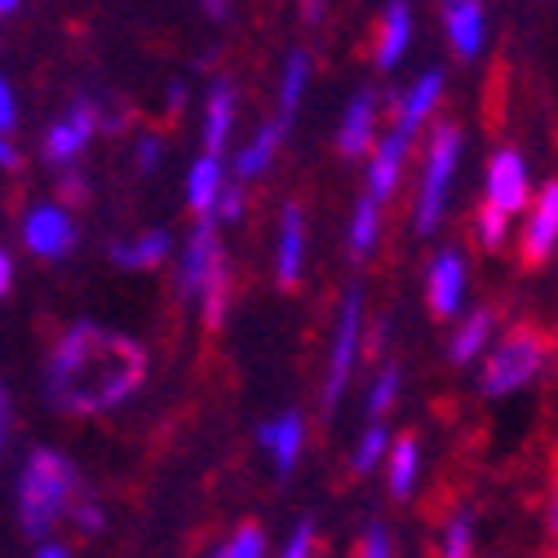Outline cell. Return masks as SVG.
I'll list each match as a JSON object with an SVG mask.
<instances>
[{"instance_id": "cell-10", "label": "cell", "mask_w": 558, "mask_h": 558, "mask_svg": "<svg viewBox=\"0 0 558 558\" xmlns=\"http://www.w3.org/2000/svg\"><path fill=\"white\" fill-rule=\"evenodd\" d=\"M554 240H558V182H549L545 195L536 199L532 227L523 235V257L527 262H545V253L554 248Z\"/></svg>"}, {"instance_id": "cell-27", "label": "cell", "mask_w": 558, "mask_h": 558, "mask_svg": "<svg viewBox=\"0 0 558 558\" xmlns=\"http://www.w3.org/2000/svg\"><path fill=\"white\" fill-rule=\"evenodd\" d=\"M381 448H386V430H381V426H368L364 439H360V452H355V470H360V474L373 470L377 457H381Z\"/></svg>"}, {"instance_id": "cell-3", "label": "cell", "mask_w": 558, "mask_h": 558, "mask_svg": "<svg viewBox=\"0 0 558 558\" xmlns=\"http://www.w3.org/2000/svg\"><path fill=\"white\" fill-rule=\"evenodd\" d=\"M541 360H545V341L532 328L510 332L497 345V355L487 360V368H483V395H510V390H519L523 381H532Z\"/></svg>"}, {"instance_id": "cell-45", "label": "cell", "mask_w": 558, "mask_h": 558, "mask_svg": "<svg viewBox=\"0 0 558 558\" xmlns=\"http://www.w3.org/2000/svg\"><path fill=\"white\" fill-rule=\"evenodd\" d=\"M19 10V0H0V14H14Z\"/></svg>"}, {"instance_id": "cell-26", "label": "cell", "mask_w": 558, "mask_h": 558, "mask_svg": "<svg viewBox=\"0 0 558 558\" xmlns=\"http://www.w3.org/2000/svg\"><path fill=\"white\" fill-rule=\"evenodd\" d=\"M373 240H377V199L368 195V199H360V204H355L351 248H355V253H368V248H373Z\"/></svg>"}, {"instance_id": "cell-38", "label": "cell", "mask_w": 558, "mask_h": 558, "mask_svg": "<svg viewBox=\"0 0 558 558\" xmlns=\"http://www.w3.org/2000/svg\"><path fill=\"white\" fill-rule=\"evenodd\" d=\"M10 444V390L0 386V452H5Z\"/></svg>"}, {"instance_id": "cell-40", "label": "cell", "mask_w": 558, "mask_h": 558, "mask_svg": "<svg viewBox=\"0 0 558 558\" xmlns=\"http://www.w3.org/2000/svg\"><path fill=\"white\" fill-rule=\"evenodd\" d=\"M0 165H5V169H14V165H19V151L5 143V137H0Z\"/></svg>"}, {"instance_id": "cell-33", "label": "cell", "mask_w": 558, "mask_h": 558, "mask_svg": "<svg viewBox=\"0 0 558 558\" xmlns=\"http://www.w3.org/2000/svg\"><path fill=\"white\" fill-rule=\"evenodd\" d=\"M360 558H390V536H386L381 523L368 527V536H364V554H360Z\"/></svg>"}, {"instance_id": "cell-41", "label": "cell", "mask_w": 558, "mask_h": 558, "mask_svg": "<svg viewBox=\"0 0 558 558\" xmlns=\"http://www.w3.org/2000/svg\"><path fill=\"white\" fill-rule=\"evenodd\" d=\"M36 558H72V554H66L62 545H40V549H36Z\"/></svg>"}, {"instance_id": "cell-43", "label": "cell", "mask_w": 558, "mask_h": 558, "mask_svg": "<svg viewBox=\"0 0 558 558\" xmlns=\"http://www.w3.org/2000/svg\"><path fill=\"white\" fill-rule=\"evenodd\" d=\"M302 10H306V19H315L324 10V0H302Z\"/></svg>"}, {"instance_id": "cell-35", "label": "cell", "mask_w": 558, "mask_h": 558, "mask_svg": "<svg viewBox=\"0 0 558 558\" xmlns=\"http://www.w3.org/2000/svg\"><path fill=\"white\" fill-rule=\"evenodd\" d=\"M156 165H160V143H156V137H143V147H137V169L151 173Z\"/></svg>"}, {"instance_id": "cell-19", "label": "cell", "mask_w": 558, "mask_h": 558, "mask_svg": "<svg viewBox=\"0 0 558 558\" xmlns=\"http://www.w3.org/2000/svg\"><path fill=\"white\" fill-rule=\"evenodd\" d=\"M408 32H412V19H408V5L395 0L390 14H386V27H381V45H377V62L381 66H395L408 49Z\"/></svg>"}, {"instance_id": "cell-28", "label": "cell", "mask_w": 558, "mask_h": 558, "mask_svg": "<svg viewBox=\"0 0 558 558\" xmlns=\"http://www.w3.org/2000/svg\"><path fill=\"white\" fill-rule=\"evenodd\" d=\"M214 558H262V532L257 527H240V536L227 549H218Z\"/></svg>"}, {"instance_id": "cell-17", "label": "cell", "mask_w": 558, "mask_h": 558, "mask_svg": "<svg viewBox=\"0 0 558 558\" xmlns=\"http://www.w3.org/2000/svg\"><path fill=\"white\" fill-rule=\"evenodd\" d=\"M403 143L408 137L395 129L386 143H381V151H377V160H373V169H368V186H373V199H381V195H390V186H395V178H399V160H403Z\"/></svg>"}, {"instance_id": "cell-7", "label": "cell", "mask_w": 558, "mask_h": 558, "mask_svg": "<svg viewBox=\"0 0 558 558\" xmlns=\"http://www.w3.org/2000/svg\"><path fill=\"white\" fill-rule=\"evenodd\" d=\"M23 240H27V248L40 253V257H62L66 248L76 244V227H72V218H66V208L40 204L36 214L27 218V227H23Z\"/></svg>"}, {"instance_id": "cell-15", "label": "cell", "mask_w": 558, "mask_h": 558, "mask_svg": "<svg viewBox=\"0 0 558 558\" xmlns=\"http://www.w3.org/2000/svg\"><path fill=\"white\" fill-rule=\"evenodd\" d=\"M231 116H235L231 85H214V94H208V111H204V147H208V156L222 151L227 133H231Z\"/></svg>"}, {"instance_id": "cell-2", "label": "cell", "mask_w": 558, "mask_h": 558, "mask_svg": "<svg viewBox=\"0 0 558 558\" xmlns=\"http://www.w3.org/2000/svg\"><path fill=\"white\" fill-rule=\"evenodd\" d=\"M76 497V470L62 452L36 448L27 457V470L19 478V519L27 527V536H49L58 514L72 506Z\"/></svg>"}, {"instance_id": "cell-12", "label": "cell", "mask_w": 558, "mask_h": 558, "mask_svg": "<svg viewBox=\"0 0 558 558\" xmlns=\"http://www.w3.org/2000/svg\"><path fill=\"white\" fill-rule=\"evenodd\" d=\"M302 416L298 412H284L279 422H270V426H262V444L275 452V465H279V474H289L293 465H298V452H302Z\"/></svg>"}, {"instance_id": "cell-29", "label": "cell", "mask_w": 558, "mask_h": 558, "mask_svg": "<svg viewBox=\"0 0 558 558\" xmlns=\"http://www.w3.org/2000/svg\"><path fill=\"white\" fill-rule=\"evenodd\" d=\"M395 390H399V373H395V368H386V373L377 377V386H373V395H368V412H373V416H381V412L390 408V399H395Z\"/></svg>"}, {"instance_id": "cell-32", "label": "cell", "mask_w": 558, "mask_h": 558, "mask_svg": "<svg viewBox=\"0 0 558 558\" xmlns=\"http://www.w3.org/2000/svg\"><path fill=\"white\" fill-rule=\"evenodd\" d=\"M470 554V519H457L448 527V558H465Z\"/></svg>"}, {"instance_id": "cell-44", "label": "cell", "mask_w": 558, "mask_h": 558, "mask_svg": "<svg viewBox=\"0 0 558 558\" xmlns=\"http://www.w3.org/2000/svg\"><path fill=\"white\" fill-rule=\"evenodd\" d=\"M549 527L558 532V497H554V506H549Z\"/></svg>"}, {"instance_id": "cell-36", "label": "cell", "mask_w": 558, "mask_h": 558, "mask_svg": "<svg viewBox=\"0 0 558 558\" xmlns=\"http://www.w3.org/2000/svg\"><path fill=\"white\" fill-rule=\"evenodd\" d=\"M72 514H76V523H81L85 532H98V527H102V510H98V506H89V501H81Z\"/></svg>"}, {"instance_id": "cell-30", "label": "cell", "mask_w": 558, "mask_h": 558, "mask_svg": "<svg viewBox=\"0 0 558 558\" xmlns=\"http://www.w3.org/2000/svg\"><path fill=\"white\" fill-rule=\"evenodd\" d=\"M478 231H483V244H487V248H497V244L506 240V214H497V208L487 204V208H483V222H478Z\"/></svg>"}, {"instance_id": "cell-14", "label": "cell", "mask_w": 558, "mask_h": 558, "mask_svg": "<svg viewBox=\"0 0 558 558\" xmlns=\"http://www.w3.org/2000/svg\"><path fill=\"white\" fill-rule=\"evenodd\" d=\"M302 208L289 204L284 208V231H279V284H298V275H302Z\"/></svg>"}, {"instance_id": "cell-9", "label": "cell", "mask_w": 558, "mask_h": 558, "mask_svg": "<svg viewBox=\"0 0 558 558\" xmlns=\"http://www.w3.org/2000/svg\"><path fill=\"white\" fill-rule=\"evenodd\" d=\"M94 107L89 102H76V111H72V120H62V124H53L49 129V137H45V156L53 160V165H66L72 160L85 143H89V133H94Z\"/></svg>"}, {"instance_id": "cell-22", "label": "cell", "mask_w": 558, "mask_h": 558, "mask_svg": "<svg viewBox=\"0 0 558 558\" xmlns=\"http://www.w3.org/2000/svg\"><path fill=\"white\" fill-rule=\"evenodd\" d=\"M439 89H444V76H439V72H426V76H422V85H416V89L403 98V116H399V133H403V137L426 120V111L435 107Z\"/></svg>"}, {"instance_id": "cell-4", "label": "cell", "mask_w": 558, "mask_h": 558, "mask_svg": "<svg viewBox=\"0 0 558 558\" xmlns=\"http://www.w3.org/2000/svg\"><path fill=\"white\" fill-rule=\"evenodd\" d=\"M457 147H461V133L452 124H439L430 137V165H426V186L422 199H416V231H435L439 214H444V195L457 169Z\"/></svg>"}, {"instance_id": "cell-34", "label": "cell", "mask_w": 558, "mask_h": 558, "mask_svg": "<svg viewBox=\"0 0 558 558\" xmlns=\"http://www.w3.org/2000/svg\"><path fill=\"white\" fill-rule=\"evenodd\" d=\"M306 554H311V519H306V523H298V532H293V541H289L284 558H306Z\"/></svg>"}, {"instance_id": "cell-24", "label": "cell", "mask_w": 558, "mask_h": 558, "mask_svg": "<svg viewBox=\"0 0 558 558\" xmlns=\"http://www.w3.org/2000/svg\"><path fill=\"white\" fill-rule=\"evenodd\" d=\"M306 81H311V58L306 53H293L289 58V66H284V89H279V102H284V116L279 120H293V111H298V98H302V89H306Z\"/></svg>"}, {"instance_id": "cell-11", "label": "cell", "mask_w": 558, "mask_h": 558, "mask_svg": "<svg viewBox=\"0 0 558 558\" xmlns=\"http://www.w3.org/2000/svg\"><path fill=\"white\" fill-rule=\"evenodd\" d=\"M461 289H465V266L457 253H444L430 266V306L435 315H452L461 306Z\"/></svg>"}, {"instance_id": "cell-39", "label": "cell", "mask_w": 558, "mask_h": 558, "mask_svg": "<svg viewBox=\"0 0 558 558\" xmlns=\"http://www.w3.org/2000/svg\"><path fill=\"white\" fill-rule=\"evenodd\" d=\"M10 284H14V266H10V257L0 253V298L10 293Z\"/></svg>"}, {"instance_id": "cell-8", "label": "cell", "mask_w": 558, "mask_h": 558, "mask_svg": "<svg viewBox=\"0 0 558 558\" xmlns=\"http://www.w3.org/2000/svg\"><path fill=\"white\" fill-rule=\"evenodd\" d=\"M487 199H493L497 214H514V208H523L527 199V169L514 151H501L493 160V169H487Z\"/></svg>"}, {"instance_id": "cell-20", "label": "cell", "mask_w": 558, "mask_h": 558, "mask_svg": "<svg viewBox=\"0 0 558 558\" xmlns=\"http://www.w3.org/2000/svg\"><path fill=\"white\" fill-rule=\"evenodd\" d=\"M218 191H222V169H218V156H204V160L191 169L186 199H191L195 214H208V208H214V199H218Z\"/></svg>"}, {"instance_id": "cell-18", "label": "cell", "mask_w": 558, "mask_h": 558, "mask_svg": "<svg viewBox=\"0 0 558 558\" xmlns=\"http://www.w3.org/2000/svg\"><path fill=\"white\" fill-rule=\"evenodd\" d=\"M284 120H275V124H266L257 137H253V143L240 151V160H235V173L240 178H253V173H262L266 165H270V156H275V147H279V137H284Z\"/></svg>"}, {"instance_id": "cell-31", "label": "cell", "mask_w": 558, "mask_h": 558, "mask_svg": "<svg viewBox=\"0 0 558 558\" xmlns=\"http://www.w3.org/2000/svg\"><path fill=\"white\" fill-rule=\"evenodd\" d=\"M214 208H218V218H227V222H235V218L244 214V195H240V186H227V191H218V199H214Z\"/></svg>"}, {"instance_id": "cell-6", "label": "cell", "mask_w": 558, "mask_h": 558, "mask_svg": "<svg viewBox=\"0 0 558 558\" xmlns=\"http://www.w3.org/2000/svg\"><path fill=\"white\" fill-rule=\"evenodd\" d=\"M227 275V266H222V248H218V231H214V222H199L195 231H191V244H186V257H182V284H186V293H204L214 279H222Z\"/></svg>"}, {"instance_id": "cell-5", "label": "cell", "mask_w": 558, "mask_h": 558, "mask_svg": "<svg viewBox=\"0 0 558 558\" xmlns=\"http://www.w3.org/2000/svg\"><path fill=\"white\" fill-rule=\"evenodd\" d=\"M360 315H364V298L351 293L341 306V328H337V341H332V364H328V386H324L328 408L341 399L345 377H351V364H355V351H360Z\"/></svg>"}, {"instance_id": "cell-16", "label": "cell", "mask_w": 558, "mask_h": 558, "mask_svg": "<svg viewBox=\"0 0 558 558\" xmlns=\"http://www.w3.org/2000/svg\"><path fill=\"white\" fill-rule=\"evenodd\" d=\"M373 143V94H355V102L345 107V124H341V151L360 156Z\"/></svg>"}, {"instance_id": "cell-37", "label": "cell", "mask_w": 558, "mask_h": 558, "mask_svg": "<svg viewBox=\"0 0 558 558\" xmlns=\"http://www.w3.org/2000/svg\"><path fill=\"white\" fill-rule=\"evenodd\" d=\"M5 129H14V94H10L5 81H0V133Z\"/></svg>"}, {"instance_id": "cell-21", "label": "cell", "mask_w": 558, "mask_h": 558, "mask_svg": "<svg viewBox=\"0 0 558 558\" xmlns=\"http://www.w3.org/2000/svg\"><path fill=\"white\" fill-rule=\"evenodd\" d=\"M487 332H493V311H474L465 324H461V332L452 337V345H448V355H452V364H470L478 351H483V341H487Z\"/></svg>"}, {"instance_id": "cell-42", "label": "cell", "mask_w": 558, "mask_h": 558, "mask_svg": "<svg viewBox=\"0 0 558 558\" xmlns=\"http://www.w3.org/2000/svg\"><path fill=\"white\" fill-rule=\"evenodd\" d=\"M204 10L214 19H227V0H204Z\"/></svg>"}, {"instance_id": "cell-1", "label": "cell", "mask_w": 558, "mask_h": 558, "mask_svg": "<svg viewBox=\"0 0 558 558\" xmlns=\"http://www.w3.org/2000/svg\"><path fill=\"white\" fill-rule=\"evenodd\" d=\"M143 373H147V360L133 337L98 324H76L53 351L49 395L62 412L94 416L116 408L124 395H133Z\"/></svg>"}, {"instance_id": "cell-13", "label": "cell", "mask_w": 558, "mask_h": 558, "mask_svg": "<svg viewBox=\"0 0 558 558\" xmlns=\"http://www.w3.org/2000/svg\"><path fill=\"white\" fill-rule=\"evenodd\" d=\"M448 36L457 45V53L474 58L483 45V10L474 0H448Z\"/></svg>"}, {"instance_id": "cell-25", "label": "cell", "mask_w": 558, "mask_h": 558, "mask_svg": "<svg viewBox=\"0 0 558 558\" xmlns=\"http://www.w3.org/2000/svg\"><path fill=\"white\" fill-rule=\"evenodd\" d=\"M412 478H416V439H399L395 444V461H390V493L408 497L412 493Z\"/></svg>"}, {"instance_id": "cell-23", "label": "cell", "mask_w": 558, "mask_h": 558, "mask_svg": "<svg viewBox=\"0 0 558 558\" xmlns=\"http://www.w3.org/2000/svg\"><path fill=\"white\" fill-rule=\"evenodd\" d=\"M169 253V235L165 231H147L143 240H133V244H116V262L120 266H156L165 262Z\"/></svg>"}]
</instances>
